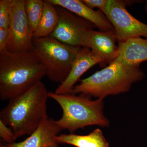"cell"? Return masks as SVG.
Returning <instances> with one entry per match:
<instances>
[{
  "label": "cell",
  "mask_w": 147,
  "mask_h": 147,
  "mask_svg": "<svg viewBox=\"0 0 147 147\" xmlns=\"http://www.w3.org/2000/svg\"><path fill=\"white\" fill-rule=\"evenodd\" d=\"M46 72L34 51L0 52V99L9 100L41 82Z\"/></svg>",
  "instance_id": "cell-1"
},
{
  "label": "cell",
  "mask_w": 147,
  "mask_h": 147,
  "mask_svg": "<svg viewBox=\"0 0 147 147\" xmlns=\"http://www.w3.org/2000/svg\"><path fill=\"white\" fill-rule=\"evenodd\" d=\"M49 92L42 82L23 94L9 100L0 113V120L13 130L16 138L30 135L48 119Z\"/></svg>",
  "instance_id": "cell-2"
},
{
  "label": "cell",
  "mask_w": 147,
  "mask_h": 147,
  "mask_svg": "<svg viewBox=\"0 0 147 147\" xmlns=\"http://www.w3.org/2000/svg\"><path fill=\"white\" fill-rule=\"evenodd\" d=\"M138 66H131L114 60L109 65L82 79L75 85L71 93L104 99L129 91L133 84L144 78Z\"/></svg>",
  "instance_id": "cell-3"
},
{
  "label": "cell",
  "mask_w": 147,
  "mask_h": 147,
  "mask_svg": "<svg viewBox=\"0 0 147 147\" xmlns=\"http://www.w3.org/2000/svg\"><path fill=\"white\" fill-rule=\"evenodd\" d=\"M49 96L57 102L62 110L61 117L55 121L62 130L66 129L73 133L79 128L91 125L110 126V121L104 115L103 99L93 100L84 95L57 94L53 92H49Z\"/></svg>",
  "instance_id": "cell-4"
},
{
  "label": "cell",
  "mask_w": 147,
  "mask_h": 147,
  "mask_svg": "<svg viewBox=\"0 0 147 147\" xmlns=\"http://www.w3.org/2000/svg\"><path fill=\"white\" fill-rule=\"evenodd\" d=\"M33 51L44 67L51 82L61 84L68 76L82 47L65 44L49 36L33 38Z\"/></svg>",
  "instance_id": "cell-5"
},
{
  "label": "cell",
  "mask_w": 147,
  "mask_h": 147,
  "mask_svg": "<svg viewBox=\"0 0 147 147\" xmlns=\"http://www.w3.org/2000/svg\"><path fill=\"white\" fill-rule=\"evenodd\" d=\"M132 4V1L107 0L102 11L113 25L118 42L141 37L147 39V24L139 21L127 10L126 7Z\"/></svg>",
  "instance_id": "cell-6"
},
{
  "label": "cell",
  "mask_w": 147,
  "mask_h": 147,
  "mask_svg": "<svg viewBox=\"0 0 147 147\" xmlns=\"http://www.w3.org/2000/svg\"><path fill=\"white\" fill-rule=\"evenodd\" d=\"M26 0H9V36L6 50L12 53L33 51V36L25 7Z\"/></svg>",
  "instance_id": "cell-7"
},
{
  "label": "cell",
  "mask_w": 147,
  "mask_h": 147,
  "mask_svg": "<svg viewBox=\"0 0 147 147\" xmlns=\"http://www.w3.org/2000/svg\"><path fill=\"white\" fill-rule=\"evenodd\" d=\"M55 6L59 20L56 28L50 36L71 46L84 47L88 32L95 26L65 9Z\"/></svg>",
  "instance_id": "cell-8"
},
{
  "label": "cell",
  "mask_w": 147,
  "mask_h": 147,
  "mask_svg": "<svg viewBox=\"0 0 147 147\" xmlns=\"http://www.w3.org/2000/svg\"><path fill=\"white\" fill-rule=\"evenodd\" d=\"M103 63L90 48L82 47L76 55L68 76L55 92L57 94L71 93L75 84L86 71L95 65Z\"/></svg>",
  "instance_id": "cell-9"
},
{
  "label": "cell",
  "mask_w": 147,
  "mask_h": 147,
  "mask_svg": "<svg viewBox=\"0 0 147 147\" xmlns=\"http://www.w3.org/2000/svg\"><path fill=\"white\" fill-rule=\"evenodd\" d=\"M115 30L97 31L94 30L88 32L84 47H88L103 61L110 63L115 60L118 45Z\"/></svg>",
  "instance_id": "cell-10"
},
{
  "label": "cell",
  "mask_w": 147,
  "mask_h": 147,
  "mask_svg": "<svg viewBox=\"0 0 147 147\" xmlns=\"http://www.w3.org/2000/svg\"><path fill=\"white\" fill-rule=\"evenodd\" d=\"M55 6L61 7L77 16L89 21L99 31L115 30L113 25L104 13L88 7L80 0H48Z\"/></svg>",
  "instance_id": "cell-11"
},
{
  "label": "cell",
  "mask_w": 147,
  "mask_h": 147,
  "mask_svg": "<svg viewBox=\"0 0 147 147\" xmlns=\"http://www.w3.org/2000/svg\"><path fill=\"white\" fill-rule=\"evenodd\" d=\"M62 130L51 119L40 123L37 128L23 142L8 144L10 147H49L58 146L57 137Z\"/></svg>",
  "instance_id": "cell-12"
},
{
  "label": "cell",
  "mask_w": 147,
  "mask_h": 147,
  "mask_svg": "<svg viewBox=\"0 0 147 147\" xmlns=\"http://www.w3.org/2000/svg\"><path fill=\"white\" fill-rule=\"evenodd\" d=\"M115 60L125 65L139 67L147 61V39L134 38L118 42Z\"/></svg>",
  "instance_id": "cell-13"
},
{
  "label": "cell",
  "mask_w": 147,
  "mask_h": 147,
  "mask_svg": "<svg viewBox=\"0 0 147 147\" xmlns=\"http://www.w3.org/2000/svg\"><path fill=\"white\" fill-rule=\"evenodd\" d=\"M56 139L58 144H67L76 147H110L102 131L98 128L88 135L61 134Z\"/></svg>",
  "instance_id": "cell-14"
},
{
  "label": "cell",
  "mask_w": 147,
  "mask_h": 147,
  "mask_svg": "<svg viewBox=\"0 0 147 147\" xmlns=\"http://www.w3.org/2000/svg\"><path fill=\"white\" fill-rule=\"evenodd\" d=\"M58 20L59 16L56 6L48 0L44 1L43 13L34 33L33 38L50 36L57 27Z\"/></svg>",
  "instance_id": "cell-15"
},
{
  "label": "cell",
  "mask_w": 147,
  "mask_h": 147,
  "mask_svg": "<svg viewBox=\"0 0 147 147\" xmlns=\"http://www.w3.org/2000/svg\"><path fill=\"white\" fill-rule=\"evenodd\" d=\"M43 7L44 1L26 0V13L30 30L33 36L42 17Z\"/></svg>",
  "instance_id": "cell-16"
},
{
  "label": "cell",
  "mask_w": 147,
  "mask_h": 147,
  "mask_svg": "<svg viewBox=\"0 0 147 147\" xmlns=\"http://www.w3.org/2000/svg\"><path fill=\"white\" fill-rule=\"evenodd\" d=\"M9 18V0H1L0 1V28H8Z\"/></svg>",
  "instance_id": "cell-17"
},
{
  "label": "cell",
  "mask_w": 147,
  "mask_h": 147,
  "mask_svg": "<svg viewBox=\"0 0 147 147\" xmlns=\"http://www.w3.org/2000/svg\"><path fill=\"white\" fill-rule=\"evenodd\" d=\"M0 137L7 144L14 143L17 139L11 129L1 120H0Z\"/></svg>",
  "instance_id": "cell-18"
},
{
  "label": "cell",
  "mask_w": 147,
  "mask_h": 147,
  "mask_svg": "<svg viewBox=\"0 0 147 147\" xmlns=\"http://www.w3.org/2000/svg\"><path fill=\"white\" fill-rule=\"evenodd\" d=\"M82 2L90 8L93 9L96 7L102 11L105 8L107 0H82Z\"/></svg>",
  "instance_id": "cell-19"
},
{
  "label": "cell",
  "mask_w": 147,
  "mask_h": 147,
  "mask_svg": "<svg viewBox=\"0 0 147 147\" xmlns=\"http://www.w3.org/2000/svg\"><path fill=\"white\" fill-rule=\"evenodd\" d=\"M9 36L8 28H0V52L5 50Z\"/></svg>",
  "instance_id": "cell-20"
},
{
  "label": "cell",
  "mask_w": 147,
  "mask_h": 147,
  "mask_svg": "<svg viewBox=\"0 0 147 147\" xmlns=\"http://www.w3.org/2000/svg\"><path fill=\"white\" fill-rule=\"evenodd\" d=\"M0 147H10L8 144H3L1 143L0 144Z\"/></svg>",
  "instance_id": "cell-21"
},
{
  "label": "cell",
  "mask_w": 147,
  "mask_h": 147,
  "mask_svg": "<svg viewBox=\"0 0 147 147\" xmlns=\"http://www.w3.org/2000/svg\"><path fill=\"white\" fill-rule=\"evenodd\" d=\"M145 11H146V13H147V1H146V4H145Z\"/></svg>",
  "instance_id": "cell-22"
},
{
  "label": "cell",
  "mask_w": 147,
  "mask_h": 147,
  "mask_svg": "<svg viewBox=\"0 0 147 147\" xmlns=\"http://www.w3.org/2000/svg\"><path fill=\"white\" fill-rule=\"evenodd\" d=\"M58 147V146H52V147Z\"/></svg>",
  "instance_id": "cell-23"
}]
</instances>
